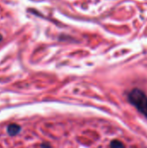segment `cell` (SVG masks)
Here are the masks:
<instances>
[{"instance_id": "cell-1", "label": "cell", "mask_w": 147, "mask_h": 148, "mask_svg": "<svg viewBox=\"0 0 147 148\" xmlns=\"http://www.w3.org/2000/svg\"><path fill=\"white\" fill-rule=\"evenodd\" d=\"M128 101L147 119V95L139 88H134L128 94Z\"/></svg>"}, {"instance_id": "cell-2", "label": "cell", "mask_w": 147, "mask_h": 148, "mask_svg": "<svg viewBox=\"0 0 147 148\" xmlns=\"http://www.w3.org/2000/svg\"><path fill=\"white\" fill-rule=\"evenodd\" d=\"M20 131H21V127L17 124H10L7 127V132L10 136L16 135Z\"/></svg>"}, {"instance_id": "cell-3", "label": "cell", "mask_w": 147, "mask_h": 148, "mask_svg": "<svg viewBox=\"0 0 147 148\" xmlns=\"http://www.w3.org/2000/svg\"><path fill=\"white\" fill-rule=\"evenodd\" d=\"M110 148H126L125 145L120 141V140H114L111 142L110 144Z\"/></svg>"}, {"instance_id": "cell-4", "label": "cell", "mask_w": 147, "mask_h": 148, "mask_svg": "<svg viewBox=\"0 0 147 148\" xmlns=\"http://www.w3.org/2000/svg\"><path fill=\"white\" fill-rule=\"evenodd\" d=\"M42 148H49L50 147V145L49 144H48V143H43V144H42Z\"/></svg>"}, {"instance_id": "cell-5", "label": "cell", "mask_w": 147, "mask_h": 148, "mask_svg": "<svg viewBox=\"0 0 147 148\" xmlns=\"http://www.w3.org/2000/svg\"><path fill=\"white\" fill-rule=\"evenodd\" d=\"M2 39H3V36H1V35H0V41H1V40H2Z\"/></svg>"}]
</instances>
